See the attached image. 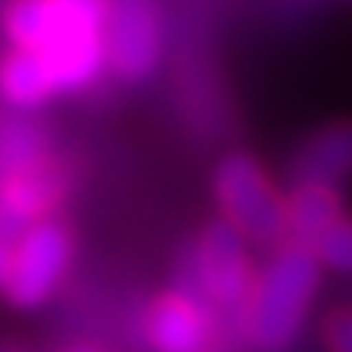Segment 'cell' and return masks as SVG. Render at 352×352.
<instances>
[{
	"label": "cell",
	"mask_w": 352,
	"mask_h": 352,
	"mask_svg": "<svg viewBox=\"0 0 352 352\" xmlns=\"http://www.w3.org/2000/svg\"><path fill=\"white\" fill-rule=\"evenodd\" d=\"M108 0H8L0 29L11 51H33L51 69L58 94H79L108 72Z\"/></svg>",
	"instance_id": "cell-1"
},
{
	"label": "cell",
	"mask_w": 352,
	"mask_h": 352,
	"mask_svg": "<svg viewBox=\"0 0 352 352\" xmlns=\"http://www.w3.org/2000/svg\"><path fill=\"white\" fill-rule=\"evenodd\" d=\"M324 266L309 245L284 241L255 274V287L241 313V338L255 352H287L316 302Z\"/></svg>",
	"instance_id": "cell-2"
},
{
	"label": "cell",
	"mask_w": 352,
	"mask_h": 352,
	"mask_svg": "<svg viewBox=\"0 0 352 352\" xmlns=\"http://www.w3.org/2000/svg\"><path fill=\"white\" fill-rule=\"evenodd\" d=\"M212 198L219 216L252 245L280 248L292 241L287 227V195L270 180L263 162L248 151H227L212 166Z\"/></svg>",
	"instance_id": "cell-3"
},
{
	"label": "cell",
	"mask_w": 352,
	"mask_h": 352,
	"mask_svg": "<svg viewBox=\"0 0 352 352\" xmlns=\"http://www.w3.org/2000/svg\"><path fill=\"white\" fill-rule=\"evenodd\" d=\"M187 252H190L198 287H201L205 302L212 306V313L219 316V324L234 320L237 334H241V313L255 287V274H259V270H252L248 241L223 216H216L201 227L198 241Z\"/></svg>",
	"instance_id": "cell-4"
},
{
	"label": "cell",
	"mask_w": 352,
	"mask_h": 352,
	"mask_svg": "<svg viewBox=\"0 0 352 352\" xmlns=\"http://www.w3.org/2000/svg\"><path fill=\"white\" fill-rule=\"evenodd\" d=\"M72 230L69 223L43 219L33 230H25L19 241H14V263H11V277L4 284V295L11 306L19 309H36L51 298L61 280H65L69 266H72Z\"/></svg>",
	"instance_id": "cell-5"
},
{
	"label": "cell",
	"mask_w": 352,
	"mask_h": 352,
	"mask_svg": "<svg viewBox=\"0 0 352 352\" xmlns=\"http://www.w3.org/2000/svg\"><path fill=\"white\" fill-rule=\"evenodd\" d=\"M219 316L205 302L190 263L180 266V277L162 292L144 316V334L155 352H212Z\"/></svg>",
	"instance_id": "cell-6"
},
{
	"label": "cell",
	"mask_w": 352,
	"mask_h": 352,
	"mask_svg": "<svg viewBox=\"0 0 352 352\" xmlns=\"http://www.w3.org/2000/svg\"><path fill=\"white\" fill-rule=\"evenodd\" d=\"M108 72L144 83L162 58V4L158 0H108L104 19Z\"/></svg>",
	"instance_id": "cell-7"
},
{
	"label": "cell",
	"mask_w": 352,
	"mask_h": 352,
	"mask_svg": "<svg viewBox=\"0 0 352 352\" xmlns=\"http://www.w3.org/2000/svg\"><path fill=\"white\" fill-rule=\"evenodd\" d=\"M69 173L54 158H47L33 169L0 176V237L14 245L36 223L54 219L58 205L69 198Z\"/></svg>",
	"instance_id": "cell-8"
},
{
	"label": "cell",
	"mask_w": 352,
	"mask_h": 352,
	"mask_svg": "<svg viewBox=\"0 0 352 352\" xmlns=\"http://www.w3.org/2000/svg\"><path fill=\"white\" fill-rule=\"evenodd\" d=\"M352 176V119H331L306 137L287 158L292 187H342Z\"/></svg>",
	"instance_id": "cell-9"
},
{
	"label": "cell",
	"mask_w": 352,
	"mask_h": 352,
	"mask_svg": "<svg viewBox=\"0 0 352 352\" xmlns=\"http://www.w3.org/2000/svg\"><path fill=\"white\" fill-rule=\"evenodd\" d=\"M0 98L14 111H36L58 98L54 76L33 51H8L0 58Z\"/></svg>",
	"instance_id": "cell-10"
},
{
	"label": "cell",
	"mask_w": 352,
	"mask_h": 352,
	"mask_svg": "<svg viewBox=\"0 0 352 352\" xmlns=\"http://www.w3.org/2000/svg\"><path fill=\"white\" fill-rule=\"evenodd\" d=\"M345 212V195L342 187H292L287 195V227H292V241L298 245H309L324 230H331Z\"/></svg>",
	"instance_id": "cell-11"
},
{
	"label": "cell",
	"mask_w": 352,
	"mask_h": 352,
	"mask_svg": "<svg viewBox=\"0 0 352 352\" xmlns=\"http://www.w3.org/2000/svg\"><path fill=\"white\" fill-rule=\"evenodd\" d=\"M47 158H51V151H47V130L36 119H29L25 111L0 116V176L33 169V166L47 162Z\"/></svg>",
	"instance_id": "cell-12"
},
{
	"label": "cell",
	"mask_w": 352,
	"mask_h": 352,
	"mask_svg": "<svg viewBox=\"0 0 352 352\" xmlns=\"http://www.w3.org/2000/svg\"><path fill=\"white\" fill-rule=\"evenodd\" d=\"M316 263L338 277H352V216H342L331 230H324L313 241Z\"/></svg>",
	"instance_id": "cell-13"
},
{
	"label": "cell",
	"mask_w": 352,
	"mask_h": 352,
	"mask_svg": "<svg viewBox=\"0 0 352 352\" xmlns=\"http://www.w3.org/2000/svg\"><path fill=\"white\" fill-rule=\"evenodd\" d=\"M324 345H327V352H352V306H338L327 313Z\"/></svg>",
	"instance_id": "cell-14"
},
{
	"label": "cell",
	"mask_w": 352,
	"mask_h": 352,
	"mask_svg": "<svg viewBox=\"0 0 352 352\" xmlns=\"http://www.w3.org/2000/svg\"><path fill=\"white\" fill-rule=\"evenodd\" d=\"M11 263H14V245L0 237V292H4V284L11 277Z\"/></svg>",
	"instance_id": "cell-15"
},
{
	"label": "cell",
	"mask_w": 352,
	"mask_h": 352,
	"mask_svg": "<svg viewBox=\"0 0 352 352\" xmlns=\"http://www.w3.org/2000/svg\"><path fill=\"white\" fill-rule=\"evenodd\" d=\"M69 352H104V349H94V345H76V349H69Z\"/></svg>",
	"instance_id": "cell-16"
},
{
	"label": "cell",
	"mask_w": 352,
	"mask_h": 352,
	"mask_svg": "<svg viewBox=\"0 0 352 352\" xmlns=\"http://www.w3.org/2000/svg\"><path fill=\"white\" fill-rule=\"evenodd\" d=\"M0 352H19V349H0Z\"/></svg>",
	"instance_id": "cell-17"
}]
</instances>
